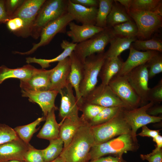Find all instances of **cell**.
I'll use <instances>...</instances> for the list:
<instances>
[{"mask_svg": "<svg viewBox=\"0 0 162 162\" xmlns=\"http://www.w3.org/2000/svg\"><path fill=\"white\" fill-rule=\"evenodd\" d=\"M59 93L61 96L59 115L62 120L68 118L75 121H80L78 115L79 108L71 85L69 83Z\"/></svg>", "mask_w": 162, "mask_h": 162, "instance_id": "cell-14", "label": "cell"}, {"mask_svg": "<svg viewBox=\"0 0 162 162\" xmlns=\"http://www.w3.org/2000/svg\"><path fill=\"white\" fill-rule=\"evenodd\" d=\"M125 75L140 98L141 106L147 104V95L150 88L148 87L149 78L146 64L135 68Z\"/></svg>", "mask_w": 162, "mask_h": 162, "instance_id": "cell-13", "label": "cell"}, {"mask_svg": "<svg viewBox=\"0 0 162 162\" xmlns=\"http://www.w3.org/2000/svg\"><path fill=\"white\" fill-rule=\"evenodd\" d=\"M119 57L105 58L99 74L101 84L108 85L110 80L121 70L123 63Z\"/></svg>", "mask_w": 162, "mask_h": 162, "instance_id": "cell-26", "label": "cell"}, {"mask_svg": "<svg viewBox=\"0 0 162 162\" xmlns=\"http://www.w3.org/2000/svg\"><path fill=\"white\" fill-rule=\"evenodd\" d=\"M36 69L29 64L21 68L14 69L8 68L4 65L0 66V84L9 78H17L20 80H27L31 76Z\"/></svg>", "mask_w": 162, "mask_h": 162, "instance_id": "cell-25", "label": "cell"}, {"mask_svg": "<svg viewBox=\"0 0 162 162\" xmlns=\"http://www.w3.org/2000/svg\"><path fill=\"white\" fill-rule=\"evenodd\" d=\"M128 14L138 28L139 40L148 39L162 26V15L152 12L130 10Z\"/></svg>", "mask_w": 162, "mask_h": 162, "instance_id": "cell-7", "label": "cell"}, {"mask_svg": "<svg viewBox=\"0 0 162 162\" xmlns=\"http://www.w3.org/2000/svg\"><path fill=\"white\" fill-rule=\"evenodd\" d=\"M85 122L81 120L76 121L68 118L62 120L60 123L59 137L63 142L64 148L70 144L79 128Z\"/></svg>", "mask_w": 162, "mask_h": 162, "instance_id": "cell-28", "label": "cell"}, {"mask_svg": "<svg viewBox=\"0 0 162 162\" xmlns=\"http://www.w3.org/2000/svg\"><path fill=\"white\" fill-rule=\"evenodd\" d=\"M140 158L148 162H162V148H155L152 152L147 154H140Z\"/></svg>", "mask_w": 162, "mask_h": 162, "instance_id": "cell-43", "label": "cell"}, {"mask_svg": "<svg viewBox=\"0 0 162 162\" xmlns=\"http://www.w3.org/2000/svg\"><path fill=\"white\" fill-rule=\"evenodd\" d=\"M26 162H44L42 150L37 149L30 144L24 156Z\"/></svg>", "mask_w": 162, "mask_h": 162, "instance_id": "cell-41", "label": "cell"}, {"mask_svg": "<svg viewBox=\"0 0 162 162\" xmlns=\"http://www.w3.org/2000/svg\"><path fill=\"white\" fill-rule=\"evenodd\" d=\"M141 132L137 135L142 137H148L154 138L160 134L159 130H152L149 128L146 125L142 127Z\"/></svg>", "mask_w": 162, "mask_h": 162, "instance_id": "cell-46", "label": "cell"}, {"mask_svg": "<svg viewBox=\"0 0 162 162\" xmlns=\"http://www.w3.org/2000/svg\"><path fill=\"white\" fill-rule=\"evenodd\" d=\"M154 104L149 102L140 107L130 109L123 108L122 109L123 117L130 127L131 135L136 142H138L136 132L139 128L150 123L161 121L162 116H152L147 113L148 109Z\"/></svg>", "mask_w": 162, "mask_h": 162, "instance_id": "cell-8", "label": "cell"}, {"mask_svg": "<svg viewBox=\"0 0 162 162\" xmlns=\"http://www.w3.org/2000/svg\"><path fill=\"white\" fill-rule=\"evenodd\" d=\"M22 96L28 98L29 101L40 106L46 118L53 109H58L55 106V99L59 92L55 91H31L22 89Z\"/></svg>", "mask_w": 162, "mask_h": 162, "instance_id": "cell-15", "label": "cell"}, {"mask_svg": "<svg viewBox=\"0 0 162 162\" xmlns=\"http://www.w3.org/2000/svg\"><path fill=\"white\" fill-rule=\"evenodd\" d=\"M116 1L124 7V9L128 14L130 9L132 0H117Z\"/></svg>", "mask_w": 162, "mask_h": 162, "instance_id": "cell-50", "label": "cell"}, {"mask_svg": "<svg viewBox=\"0 0 162 162\" xmlns=\"http://www.w3.org/2000/svg\"><path fill=\"white\" fill-rule=\"evenodd\" d=\"M77 43L70 42L66 40H63L60 44L61 48L63 49V52L60 55L51 59L37 58L35 57L26 58V62L28 64L36 63L39 64L42 68L44 69L50 66V64L52 63L60 62L67 58L69 57L74 51Z\"/></svg>", "mask_w": 162, "mask_h": 162, "instance_id": "cell-23", "label": "cell"}, {"mask_svg": "<svg viewBox=\"0 0 162 162\" xmlns=\"http://www.w3.org/2000/svg\"><path fill=\"white\" fill-rule=\"evenodd\" d=\"M148 70L149 79L162 72V55L160 52L154 56L146 63Z\"/></svg>", "mask_w": 162, "mask_h": 162, "instance_id": "cell-38", "label": "cell"}, {"mask_svg": "<svg viewBox=\"0 0 162 162\" xmlns=\"http://www.w3.org/2000/svg\"><path fill=\"white\" fill-rule=\"evenodd\" d=\"M88 162H127L124 159L123 155H109L106 157H102Z\"/></svg>", "mask_w": 162, "mask_h": 162, "instance_id": "cell-45", "label": "cell"}, {"mask_svg": "<svg viewBox=\"0 0 162 162\" xmlns=\"http://www.w3.org/2000/svg\"><path fill=\"white\" fill-rule=\"evenodd\" d=\"M108 85L129 109L141 106L140 98L129 83L125 75H116L110 80Z\"/></svg>", "mask_w": 162, "mask_h": 162, "instance_id": "cell-10", "label": "cell"}, {"mask_svg": "<svg viewBox=\"0 0 162 162\" xmlns=\"http://www.w3.org/2000/svg\"><path fill=\"white\" fill-rule=\"evenodd\" d=\"M136 40V38H127L115 36L111 40L110 46L104 52L105 58L110 59L119 57L125 50L129 49L133 43Z\"/></svg>", "mask_w": 162, "mask_h": 162, "instance_id": "cell-27", "label": "cell"}, {"mask_svg": "<svg viewBox=\"0 0 162 162\" xmlns=\"http://www.w3.org/2000/svg\"><path fill=\"white\" fill-rule=\"evenodd\" d=\"M68 2V0H46L37 14L31 36L38 38L46 24L67 13Z\"/></svg>", "mask_w": 162, "mask_h": 162, "instance_id": "cell-3", "label": "cell"}, {"mask_svg": "<svg viewBox=\"0 0 162 162\" xmlns=\"http://www.w3.org/2000/svg\"><path fill=\"white\" fill-rule=\"evenodd\" d=\"M73 19L67 12L59 18L46 24L42 29L40 35V40L37 44L33 45L32 48L28 51L14 52L20 55H29L34 52L38 48L48 44L54 36L58 33H65L66 28Z\"/></svg>", "mask_w": 162, "mask_h": 162, "instance_id": "cell-9", "label": "cell"}, {"mask_svg": "<svg viewBox=\"0 0 162 162\" xmlns=\"http://www.w3.org/2000/svg\"><path fill=\"white\" fill-rule=\"evenodd\" d=\"M128 56L124 62L122 68L117 74L125 75L135 68L146 64L152 57L159 52L154 51H141L136 50L131 45Z\"/></svg>", "mask_w": 162, "mask_h": 162, "instance_id": "cell-21", "label": "cell"}, {"mask_svg": "<svg viewBox=\"0 0 162 162\" xmlns=\"http://www.w3.org/2000/svg\"><path fill=\"white\" fill-rule=\"evenodd\" d=\"M104 53L91 55L85 60L83 77L80 86L82 99L96 86L98 77L105 59Z\"/></svg>", "mask_w": 162, "mask_h": 162, "instance_id": "cell-6", "label": "cell"}, {"mask_svg": "<svg viewBox=\"0 0 162 162\" xmlns=\"http://www.w3.org/2000/svg\"><path fill=\"white\" fill-rule=\"evenodd\" d=\"M95 144L92 127L85 122L79 128L70 144L60 155L65 162H88L89 152Z\"/></svg>", "mask_w": 162, "mask_h": 162, "instance_id": "cell-1", "label": "cell"}, {"mask_svg": "<svg viewBox=\"0 0 162 162\" xmlns=\"http://www.w3.org/2000/svg\"><path fill=\"white\" fill-rule=\"evenodd\" d=\"M69 57L70 60V70L68 81L75 92V97L79 108L83 104V99L80 92V86L82 79L84 63L77 57L74 51Z\"/></svg>", "mask_w": 162, "mask_h": 162, "instance_id": "cell-19", "label": "cell"}, {"mask_svg": "<svg viewBox=\"0 0 162 162\" xmlns=\"http://www.w3.org/2000/svg\"><path fill=\"white\" fill-rule=\"evenodd\" d=\"M130 10L152 12L162 15V1L132 0Z\"/></svg>", "mask_w": 162, "mask_h": 162, "instance_id": "cell-30", "label": "cell"}, {"mask_svg": "<svg viewBox=\"0 0 162 162\" xmlns=\"http://www.w3.org/2000/svg\"><path fill=\"white\" fill-rule=\"evenodd\" d=\"M9 30L17 36L20 35L24 27L23 20L18 17L10 19L6 23Z\"/></svg>", "mask_w": 162, "mask_h": 162, "instance_id": "cell-42", "label": "cell"}, {"mask_svg": "<svg viewBox=\"0 0 162 162\" xmlns=\"http://www.w3.org/2000/svg\"><path fill=\"white\" fill-rule=\"evenodd\" d=\"M24 0H6L5 6L7 14L10 19L16 10L22 5Z\"/></svg>", "mask_w": 162, "mask_h": 162, "instance_id": "cell-44", "label": "cell"}, {"mask_svg": "<svg viewBox=\"0 0 162 162\" xmlns=\"http://www.w3.org/2000/svg\"><path fill=\"white\" fill-rule=\"evenodd\" d=\"M153 141L156 143L155 148H162V136L160 134L153 138Z\"/></svg>", "mask_w": 162, "mask_h": 162, "instance_id": "cell-51", "label": "cell"}, {"mask_svg": "<svg viewBox=\"0 0 162 162\" xmlns=\"http://www.w3.org/2000/svg\"><path fill=\"white\" fill-rule=\"evenodd\" d=\"M18 138L14 129L6 124H0V145Z\"/></svg>", "mask_w": 162, "mask_h": 162, "instance_id": "cell-39", "label": "cell"}, {"mask_svg": "<svg viewBox=\"0 0 162 162\" xmlns=\"http://www.w3.org/2000/svg\"><path fill=\"white\" fill-rule=\"evenodd\" d=\"M73 3L87 8L98 7L99 0H70Z\"/></svg>", "mask_w": 162, "mask_h": 162, "instance_id": "cell-47", "label": "cell"}, {"mask_svg": "<svg viewBox=\"0 0 162 162\" xmlns=\"http://www.w3.org/2000/svg\"><path fill=\"white\" fill-rule=\"evenodd\" d=\"M50 162H65L63 159L60 156Z\"/></svg>", "mask_w": 162, "mask_h": 162, "instance_id": "cell-52", "label": "cell"}, {"mask_svg": "<svg viewBox=\"0 0 162 162\" xmlns=\"http://www.w3.org/2000/svg\"><path fill=\"white\" fill-rule=\"evenodd\" d=\"M69 57L58 62L52 70L50 76V86L49 91L59 92L68 83V79L70 70Z\"/></svg>", "mask_w": 162, "mask_h": 162, "instance_id": "cell-18", "label": "cell"}, {"mask_svg": "<svg viewBox=\"0 0 162 162\" xmlns=\"http://www.w3.org/2000/svg\"><path fill=\"white\" fill-rule=\"evenodd\" d=\"M46 0H24L11 18L18 17L24 22V27L20 35L23 38L31 35L37 14Z\"/></svg>", "mask_w": 162, "mask_h": 162, "instance_id": "cell-12", "label": "cell"}, {"mask_svg": "<svg viewBox=\"0 0 162 162\" xmlns=\"http://www.w3.org/2000/svg\"><path fill=\"white\" fill-rule=\"evenodd\" d=\"M131 20L132 19L124 8L113 2L107 18L106 27L112 28L116 25Z\"/></svg>", "mask_w": 162, "mask_h": 162, "instance_id": "cell-29", "label": "cell"}, {"mask_svg": "<svg viewBox=\"0 0 162 162\" xmlns=\"http://www.w3.org/2000/svg\"><path fill=\"white\" fill-rule=\"evenodd\" d=\"M49 146L42 150L44 162H50L60 156L63 149V142L60 138L50 140Z\"/></svg>", "mask_w": 162, "mask_h": 162, "instance_id": "cell-32", "label": "cell"}, {"mask_svg": "<svg viewBox=\"0 0 162 162\" xmlns=\"http://www.w3.org/2000/svg\"><path fill=\"white\" fill-rule=\"evenodd\" d=\"M83 103L94 104L104 107H118L129 109L114 93L108 85L100 84L83 98Z\"/></svg>", "mask_w": 162, "mask_h": 162, "instance_id": "cell-11", "label": "cell"}, {"mask_svg": "<svg viewBox=\"0 0 162 162\" xmlns=\"http://www.w3.org/2000/svg\"><path fill=\"white\" fill-rule=\"evenodd\" d=\"M112 32L115 36L127 38H136L138 33L137 26L132 20L113 26Z\"/></svg>", "mask_w": 162, "mask_h": 162, "instance_id": "cell-33", "label": "cell"}, {"mask_svg": "<svg viewBox=\"0 0 162 162\" xmlns=\"http://www.w3.org/2000/svg\"><path fill=\"white\" fill-rule=\"evenodd\" d=\"M70 30L66 32L68 37L74 43H79L84 41L103 30L104 28L95 25H79L73 22L68 24Z\"/></svg>", "mask_w": 162, "mask_h": 162, "instance_id": "cell-22", "label": "cell"}, {"mask_svg": "<svg viewBox=\"0 0 162 162\" xmlns=\"http://www.w3.org/2000/svg\"><path fill=\"white\" fill-rule=\"evenodd\" d=\"M115 36L112 28L106 27L90 38L77 44L74 52L84 63L87 57L104 52L105 47Z\"/></svg>", "mask_w": 162, "mask_h": 162, "instance_id": "cell-5", "label": "cell"}, {"mask_svg": "<svg viewBox=\"0 0 162 162\" xmlns=\"http://www.w3.org/2000/svg\"><path fill=\"white\" fill-rule=\"evenodd\" d=\"M30 145L19 137L0 145V162L13 160H24V154Z\"/></svg>", "mask_w": 162, "mask_h": 162, "instance_id": "cell-16", "label": "cell"}, {"mask_svg": "<svg viewBox=\"0 0 162 162\" xmlns=\"http://www.w3.org/2000/svg\"><path fill=\"white\" fill-rule=\"evenodd\" d=\"M45 119L44 117H39L30 124L18 126L14 129L19 138L26 144H29L33 134L39 129L36 128L37 126Z\"/></svg>", "mask_w": 162, "mask_h": 162, "instance_id": "cell-31", "label": "cell"}, {"mask_svg": "<svg viewBox=\"0 0 162 162\" xmlns=\"http://www.w3.org/2000/svg\"><path fill=\"white\" fill-rule=\"evenodd\" d=\"M123 108L108 122L92 127L94 145L106 142L122 135L131 134V127L122 115Z\"/></svg>", "mask_w": 162, "mask_h": 162, "instance_id": "cell-4", "label": "cell"}, {"mask_svg": "<svg viewBox=\"0 0 162 162\" xmlns=\"http://www.w3.org/2000/svg\"><path fill=\"white\" fill-rule=\"evenodd\" d=\"M6 162H26L24 160H13L9 161Z\"/></svg>", "mask_w": 162, "mask_h": 162, "instance_id": "cell-53", "label": "cell"}, {"mask_svg": "<svg viewBox=\"0 0 162 162\" xmlns=\"http://www.w3.org/2000/svg\"><path fill=\"white\" fill-rule=\"evenodd\" d=\"M131 46L138 51H154L162 52V42L159 40L152 39L148 40H136Z\"/></svg>", "mask_w": 162, "mask_h": 162, "instance_id": "cell-36", "label": "cell"}, {"mask_svg": "<svg viewBox=\"0 0 162 162\" xmlns=\"http://www.w3.org/2000/svg\"><path fill=\"white\" fill-rule=\"evenodd\" d=\"M154 105L148 109L147 113L149 115L154 116H159V115H161L162 105H159V104H155V105Z\"/></svg>", "mask_w": 162, "mask_h": 162, "instance_id": "cell-49", "label": "cell"}, {"mask_svg": "<svg viewBox=\"0 0 162 162\" xmlns=\"http://www.w3.org/2000/svg\"><path fill=\"white\" fill-rule=\"evenodd\" d=\"M122 108L118 107H105L88 123L92 127L105 123L112 119Z\"/></svg>", "mask_w": 162, "mask_h": 162, "instance_id": "cell-35", "label": "cell"}, {"mask_svg": "<svg viewBox=\"0 0 162 162\" xmlns=\"http://www.w3.org/2000/svg\"><path fill=\"white\" fill-rule=\"evenodd\" d=\"M105 107L91 104L83 103L79 110L82 113L80 117L83 121L88 123L96 117Z\"/></svg>", "mask_w": 162, "mask_h": 162, "instance_id": "cell-37", "label": "cell"}, {"mask_svg": "<svg viewBox=\"0 0 162 162\" xmlns=\"http://www.w3.org/2000/svg\"><path fill=\"white\" fill-rule=\"evenodd\" d=\"M147 101L154 104H159L162 101V79L154 87L149 88L147 97Z\"/></svg>", "mask_w": 162, "mask_h": 162, "instance_id": "cell-40", "label": "cell"}, {"mask_svg": "<svg viewBox=\"0 0 162 162\" xmlns=\"http://www.w3.org/2000/svg\"><path fill=\"white\" fill-rule=\"evenodd\" d=\"M139 147L130 134L122 135L102 143L94 145L89 152L90 161L107 155H123L128 152L136 151Z\"/></svg>", "mask_w": 162, "mask_h": 162, "instance_id": "cell-2", "label": "cell"}, {"mask_svg": "<svg viewBox=\"0 0 162 162\" xmlns=\"http://www.w3.org/2000/svg\"><path fill=\"white\" fill-rule=\"evenodd\" d=\"M51 70V69L36 68L29 79L26 80H20V87L22 89L29 91H49Z\"/></svg>", "mask_w": 162, "mask_h": 162, "instance_id": "cell-17", "label": "cell"}, {"mask_svg": "<svg viewBox=\"0 0 162 162\" xmlns=\"http://www.w3.org/2000/svg\"><path fill=\"white\" fill-rule=\"evenodd\" d=\"M56 110L53 109L48 113L44 124L37 135V137L50 141L59 137L61 124L56 119L55 111Z\"/></svg>", "mask_w": 162, "mask_h": 162, "instance_id": "cell-24", "label": "cell"}, {"mask_svg": "<svg viewBox=\"0 0 162 162\" xmlns=\"http://www.w3.org/2000/svg\"><path fill=\"white\" fill-rule=\"evenodd\" d=\"M98 10V8L86 7L68 0L67 12L74 20L82 25H95Z\"/></svg>", "mask_w": 162, "mask_h": 162, "instance_id": "cell-20", "label": "cell"}, {"mask_svg": "<svg viewBox=\"0 0 162 162\" xmlns=\"http://www.w3.org/2000/svg\"><path fill=\"white\" fill-rule=\"evenodd\" d=\"M4 0H0V24L6 23L9 18L6 11Z\"/></svg>", "mask_w": 162, "mask_h": 162, "instance_id": "cell-48", "label": "cell"}, {"mask_svg": "<svg viewBox=\"0 0 162 162\" xmlns=\"http://www.w3.org/2000/svg\"><path fill=\"white\" fill-rule=\"evenodd\" d=\"M113 2L112 0H99L96 26L104 28L106 27L107 18Z\"/></svg>", "mask_w": 162, "mask_h": 162, "instance_id": "cell-34", "label": "cell"}]
</instances>
